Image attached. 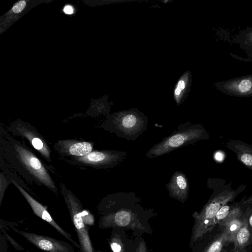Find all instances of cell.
<instances>
[{"label":"cell","instance_id":"1","mask_svg":"<svg viewBox=\"0 0 252 252\" xmlns=\"http://www.w3.org/2000/svg\"><path fill=\"white\" fill-rule=\"evenodd\" d=\"M97 209L99 228H123L132 231L134 237L153 234L149 220L157 213L153 208L144 207L140 197L133 192L110 194L101 200Z\"/></svg>","mask_w":252,"mask_h":252},{"label":"cell","instance_id":"2","mask_svg":"<svg viewBox=\"0 0 252 252\" xmlns=\"http://www.w3.org/2000/svg\"><path fill=\"white\" fill-rule=\"evenodd\" d=\"M237 195L236 191L228 185L221 187L220 190L214 191L213 195L199 212L192 214L194 223L189 243L191 250L195 244L203 236L211 232L214 226L212 219L218 211Z\"/></svg>","mask_w":252,"mask_h":252},{"label":"cell","instance_id":"3","mask_svg":"<svg viewBox=\"0 0 252 252\" xmlns=\"http://www.w3.org/2000/svg\"><path fill=\"white\" fill-rule=\"evenodd\" d=\"M209 138L208 132L202 125L186 122L179 125L170 135L155 144L147 152L145 157L149 158L160 157Z\"/></svg>","mask_w":252,"mask_h":252},{"label":"cell","instance_id":"4","mask_svg":"<svg viewBox=\"0 0 252 252\" xmlns=\"http://www.w3.org/2000/svg\"><path fill=\"white\" fill-rule=\"evenodd\" d=\"M108 130L119 137L134 141L148 129V118L132 108L113 114L106 122Z\"/></svg>","mask_w":252,"mask_h":252},{"label":"cell","instance_id":"5","mask_svg":"<svg viewBox=\"0 0 252 252\" xmlns=\"http://www.w3.org/2000/svg\"><path fill=\"white\" fill-rule=\"evenodd\" d=\"M63 193L71 222L77 235L80 252H95V250L90 238L87 224L84 219L83 209L81 204L71 192L64 191Z\"/></svg>","mask_w":252,"mask_h":252},{"label":"cell","instance_id":"6","mask_svg":"<svg viewBox=\"0 0 252 252\" xmlns=\"http://www.w3.org/2000/svg\"><path fill=\"white\" fill-rule=\"evenodd\" d=\"M9 226L14 232L23 236L39 249L45 252H75L72 245L64 241L48 236L23 231L11 224Z\"/></svg>","mask_w":252,"mask_h":252},{"label":"cell","instance_id":"7","mask_svg":"<svg viewBox=\"0 0 252 252\" xmlns=\"http://www.w3.org/2000/svg\"><path fill=\"white\" fill-rule=\"evenodd\" d=\"M15 149L21 160L32 174L41 182L56 192V187L38 158L29 150L18 145H15Z\"/></svg>","mask_w":252,"mask_h":252},{"label":"cell","instance_id":"8","mask_svg":"<svg viewBox=\"0 0 252 252\" xmlns=\"http://www.w3.org/2000/svg\"><path fill=\"white\" fill-rule=\"evenodd\" d=\"M12 182L25 197V199L31 207L33 213L42 220H44L53 226L59 233L70 242L75 247L79 250L80 245L79 243L73 240L71 237V235L69 232L64 230L55 221L48 211L47 208L34 199L15 182L14 181H12Z\"/></svg>","mask_w":252,"mask_h":252},{"label":"cell","instance_id":"9","mask_svg":"<svg viewBox=\"0 0 252 252\" xmlns=\"http://www.w3.org/2000/svg\"><path fill=\"white\" fill-rule=\"evenodd\" d=\"M127 153L124 151H104L92 152L79 159L102 167L112 168L125 160Z\"/></svg>","mask_w":252,"mask_h":252},{"label":"cell","instance_id":"10","mask_svg":"<svg viewBox=\"0 0 252 252\" xmlns=\"http://www.w3.org/2000/svg\"><path fill=\"white\" fill-rule=\"evenodd\" d=\"M169 196L184 204L188 199L189 186L187 175L182 171L174 172L170 181L166 184Z\"/></svg>","mask_w":252,"mask_h":252},{"label":"cell","instance_id":"11","mask_svg":"<svg viewBox=\"0 0 252 252\" xmlns=\"http://www.w3.org/2000/svg\"><path fill=\"white\" fill-rule=\"evenodd\" d=\"M123 228H112L108 242L112 252H133L135 240L129 238Z\"/></svg>","mask_w":252,"mask_h":252},{"label":"cell","instance_id":"12","mask_svg":"<svg viewBox=\"0 0 252 252\" xmlns=\"http://www.w3.org/2000/svg\"><path fill=\"white\" fill-rule=\"evenodd\" d=\"M226 146L236 155L237 159L252 170V146L239 140H231Z\"/></svg>","mask_w":252,"mask_h":252},{"label":"cell","instance_id":"13","mask_svg":"<svg viewBox=\"0 0 252 252\" xmlns=\"http://www.w3.org/2000/svg\"><path fill=\"white\" fill-rule=\"evenodd\" d=\"M240 210L234 208L227 217L220 223L224 227V232L226 234L228 241L233 242L235 236L243 225V221L240 219Z\"/></svg>","mask_w":252,"mask_h":252},{"label":"cell","instance_id":"14","mask_svg":"<svg viewBox=\"0 0 252 252\" xmlns=\"http://www.w3.org/2000/svg\"><path fill=\"white\" fill-rule=\"evenodd\" d=\"M251 238V233L246 220L236 234L234 240L233 252H243L248 245Z\"/></svg>","mask_w":252,"mask_h":252},{"label":"cell","instance_id":"15","mask_svg":"<svg viewBox=\"0 0 252 252\" xmlns=\"http://www.w3.org/2000/svg\"><path fill=\"white\" fill-rule=\"evenodd\" d=\"M190 74L186 72L180 78L174 90V97L177 105H180L185 98L190 83Z\"/></svg>","mask_w":252,"mask_h":252},{"label":"cell","instance_id":"16","mask_svg":"<svg viewBox=\"0 0 252 252\" xmlns=\"http://www.w3.org/2000/svg\"><path fill=\"white\" fill-rule=\"evenodd\" d=\"M92 145L87 142H80L73 144L69 149V153L72 156L82 157L92 152Z\"/></svg>","mask_w":252,"mask_h":252},{"label":"cell","instance_id":"17","mask_svg":"<svg viewBox=\"0 0 252 252\" xmlns=\"http://www.w3.org/2000/svg\"><path fill=\"white\" fill-rule=\"evenodd\" d=\"M230 212V207L226 204L223 206L212 219V222L215 226L217 224L221 222L228 215Z\"/></svg>","mask_w":252,"mask_h":252},{"label":"cell","instance_id":"18","mask_svg":"<svg viewBox=\"0 0 252 252\" xmlns=\"http://www.w3.org/2000/svg\"><path fill=\"white\" fill-rule=\"evenodd\" d=\"M237 83V85L233 84L232 86L234 90L240 93H247L252 88V82L250 79H244Z\"/></svg>","mask_w":252,"mask_h":252},{"label":"cell","instance_id":"19","mask_svg":"<svg viewBox=\"0 0 252 252\" xmlns=\"http://www.w3.org/2000/svg\"><path fill=\"white\" fill-rule=\"evenodd\" d=\"M134 240L133 252H149L147 243L142 235L135 237Z\"/></svg>","mask_w":252,"mask_h":252},{"label":"cell","instance_id":"20","mask_svg":"<svg viewBox=\"0 0 252 252\" xmlns=\"http://www.w3.org/2000/svg\"><path fill=\"white\" fill-rule=\"evenodd\" d=\"M0 230L4 235L5 238L7 239L13 247L17 251H23L24 248L20 245L10 235L6 232L5 229L0 225Z\"/></svg>","mask_w":252,"mask_h":252},{"label":"cell","instance_id":"21","mask_svg":"<svg viewBox=\"0 0 252 252\" xmlns=\"http://www.w3.org/2000/svg\"><path fill=\"white\" fill-rule=\"evenodd\" d=\"M26 2L25 0H20L15 3L12 8V11L14 13H19L25 8Z\"/></svg>","mask_w":252,"mask_h":252},{"label":"cell","instance_id":"22","mask_svg":"<svg viewBox=\"0 0 252 252\" xmlns=\"http://www.w3.org/2000/svg\"><path fill=\"white\" fill-rule=\"evenodd\" d=\"M73 8L70 5H66L63 8V11L67 14H71L73 12Z\"/></svg>","mask_w":252,"mask_h":252},{"label":"cell","instance_id":"23","mask_svg":"<svg viewBox=\"0 0 252 252\" xmlns=\"http://www.w3.org/2000/svg\"><path fill=\"white\" fill-rule=\"evenodd\" d=\"M215 158L218 161H221L223 158V155L220 152H217L215 156Z\"/></svg>","mask_w":252,"mask_h":252},{"label":"cell","instance_id":"24","mask_svg":"<svg viewBox=\"0 0 252 252\" xmlns=\"http://www.w3.org/2000/svg\"><path fill=\"white\" fill-rule=\"evenodd\" d=\"M249 224L252 229V214L250 216V217L249 218Z\"/></svg>","mask_w":252,"mask_h":252},{"label":"cell","instance_id":"25","mask_svg":"<svg viewBox=\"0 0 252 252\" xmlns=\"http://www.w3.org/2000/svg\"><path fill=\"white\" fill-rule=\"evenodd\" d=\"M95 252H103L100 250H95Z\"/></svg>","mask_w":252,"mask_h":252}]
</instances>
